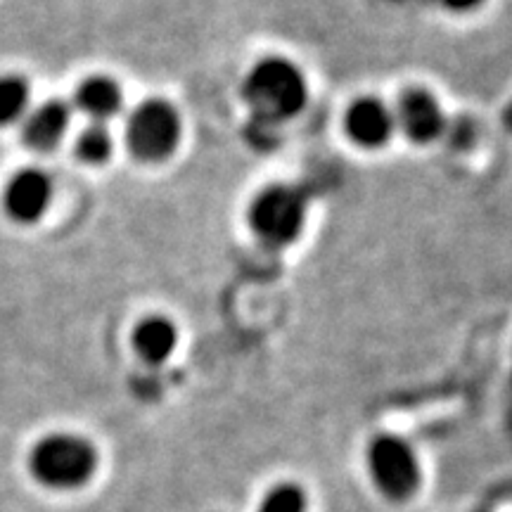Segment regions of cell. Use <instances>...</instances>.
<instances>
[{
	"label": "cell",
	"mask_w": 512,
	"mask_h": 512,
	"mask_svg": "<svg viewBox=\"0 0 512 512\" xmlns=\"http://www.w3.org/2000/svg\"><path fill=\"white\" fill-rule=\"evenodd\" d=\"M309 510V501H306V491L302 486L283 482L273 486L264 496L259 505V512H306Z\"/></svg>",
	"instance_id": "5bb4252c"
},
{
	"label": "cell",
	"mask_w": 512,
	"mask_h": 512,
	"mask_svg": "<svg viewBox=\"0 0 512 512\" xmlns=\"http://www.w3.org/2000/svg\"><path fill=\"white\" fill-rule=\"evenodd\" d=\"M29 95L22 76H0V126H12L27 117Z\"/></svg>",
	"instance_id": "7c38bea8"
},
{
	"label": "cell",
	"mask_w": 512,
	"mask_h": 512,
	"mask_svg": "<svg viewBox=\"0 0 512 512\" xmlns=\"http://www.w3.org/2000/svg\"><path fill=\"white\" fill-rule=\"evenodd\" d=\"M425 3L441 5V8L453 10V12H470V10L479 8V5H482L484 0H425Z\"/></svg>",
	"instance_id": "9a60e30c"
},
{
	"label": "cell",
	"mask_w": 512,
	"mask_h": 512,
	"mask_svg": "<svg viewBox=\"0 0 512 512\" xmlns=\"http://www.w3.org/2000/svg\"><path fill=\"white\" fill-rule=\"evenodd\" d=\"M394 121L406 133V138L418 145H427L437 140L446 128V119L439 102L425 88H408L401 95L394 112Z\"/></svg>",
	"instance_id": "52a82bcc"
},
{
	"label": "cell",
	"mask_w": 512,
	"mask_h": 512,
	"mask_svg": "<svg viewBox=\"0 0 512 512\" xmlns=\"http://www.w3.org/2000/svg\"><path fill=\"white\" fill-rule=\"evenodd\" d=\"M69 121H72V110L67 102L46 100L22 119L24 145L36 152H50L62 143Z\"/></svg>",
	"instance_id": "9c48e42d"
},
{
	"label": "cell",
	"mask_w": 512,
	"mask_h": 512,
	"mask_svg": "<svg viewBox=\"0 0 512 512\" xmlns=\"http://www.w3.org/2000/svg\"><path fill=\"white\" fill-rule=\"evenodd\" d=\"M178 344V330L174 320L164 316H150L138 323L133 330V349L150 366H159L166 358L174 354Z\"/></svg>",
	"instance_id": "8fae6325"
},
{
	"label": "cell",
	"mask_w": 512,
	"mask_h": 512,
	"mask_svg": "<svg viewBox=\"0 0 512 512\" xmlns=\"http://www.w3.org/2000/svg\"><path fill=\"white\" fill-rule=\"evenodd\" d=\"M344 126H347L349 138L356 145L373 150V147H382L394 136L396 121L394 112L382 100L361 98L349 107Z\"/></svg>",
	"instance_id": "ba28073f"
},
{
	"label": "cell",
	"mask_w": 512,
	"mask_h": 512,
	"mask_svg": "<svg viewBox=\"0 0 512 512\" xmlns=\"http://www.w3.org/2000/svg\"><path fill=\"white\" fill-rule=\"evenodd\" d=\"M76 157L83 164H102L112 155V136L105 124H91L79 133L74 145Z\"/></svg>",
	"instance_id": "4fadbf2b"
},
{
	"label": "cell",
	"mask_w": 512,
	"mask_h": 512,
	"mask_svg": "<svg viewBox=\"0 0 512 512\" xmlns=\"http://www.w3.org/2000/svg\"><path fill=\"white\" fill-rule=\"evenodd\" d=\"M31 475L48 489L72 491L91 482L98 467V453L76 434H48L31 448Z\"/></svg>",
	"instance_id": "7a4b0ae2"
},
{
	"label": "cell",
	"mask_w": 512,
	"mask_h": 512,
	"mask_svg": "<svg viewBox=\"0 0 512 512\" xmlns=\"http://www.w3.org/2000/svg\"><path fill=\"white\" fill-rule=\"evenodd\" d=\"M53 200V181L41 169H22L10 178L3 192V207L17 223H34L46 214Z\"/></svg>",
	"instance_id": "8992f818"
},
{
	"label": "cell",
	"mask_w": 512,
	"mask_h": 512,
	"mask_svg": "<svg viewBox=\"0 0 512 512\" xmlns=\"http://www.w3.org/2000/svg\"><path fill=\"white\" fill-rule=\"evenodd\" d=\"M503 124L512 133V100L508 102V107H505V112H503Z\"/></svg>",
	"instance_id": "2e32d148"
},
{
	"label": "cell",
	"mask_w": 512,
	"mask_h": 512,
	"mask_svg": "<svg viewBox=\"0 0 512 512\" xmlns=\"http://www.w3.org/2000/svg\"><path fill=\"white\" fill-rule=\"evenodd\" d=\"M306 221V197L292 185H271L254 197L249 207V226L268 247L283 249L302 235Z\"/></svg>",
	"instance_id": "277c9868"
},
{
	"label": "cell",
	"mask_w": 512,
	"mask_h": 512,
	"mask_svg": "<svg viewBox=\"0 0 512 512\" xmlns=\"http://www.w3.org/2000/svg\"><path fill=\"white\" fill-rule=\"evenodd\" d=\"M74 105L81 114L93 119V124H105L107 119L117 117L124 105V93L119 83L107 76H91L79 83L74 93Z\"/></svg>",
	"instance_id": "30bf717a"
},
{
	"label": "cell",
	"mask_w": 512,
	"mask_h": 512,
	"mask_svg": "<svg viewBox=\"0 0 512 512\" xmlns=\"http://www.w3.org/2000/svg\"><path fill=\"white\" fill-rule=\"evenodd\" d=\"M181 117L166 100L140 102L126 121V145L140 162L157 164L169 159L181 143Z\"/></svg>",
	"instance_id": "3957f363"
},
{
	"label": "cell",
	"mask_w": 512,
	"mask_h": 512,
	"mask_svg": "<svg viewBox=\"0 0 512 512\" xmlns=\"http://www.w3.org/2000/svg\"><path fill=\"white\" fill-rule=\"evenodd\" d=\"M242 95L254 119L280 126L304 110L309 88L297 64L285 57H266L249 72Z\"/></svg>",
	"instance_id": "6da1fadb"
},
{
	"label": "cell",
	"mask_w": 512,
	"mask_h": 512,
	"mask_svg": "<svg viewBox=\"0 0 512 512\" xmlns=\"http://www.w3.org/2000/svg\"><path fill=\"white\" fill-rule=\"evenodd\" d=\"M370 475L377 489L392 501H406L420 486V463L408 441L384 434L370 444Z\"/></svg>",
	"instance_id": "5b68a950"
}]
</instances>
